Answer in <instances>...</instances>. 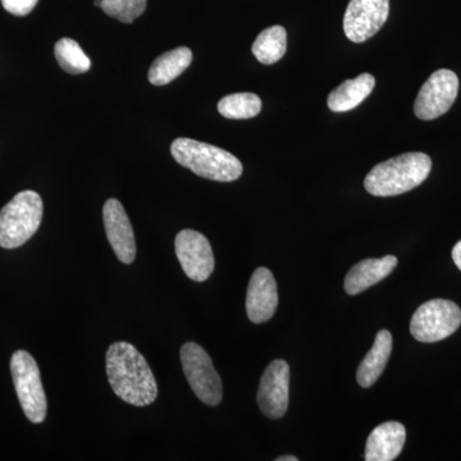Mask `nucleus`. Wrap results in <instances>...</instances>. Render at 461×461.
<instances>
[{
    "mask_svg": "<svg viewBox=\"0 0 461 461\" xmlns=\"http://www.w3.org/2000/svg\"><path fill=\"white\" fill-rule=\"evenodd\" d=\"M102 9L109 17L132 23L147 9V0H102Z\"/></svg>",
    "mask_w": 461,
    "mask_h": 461,
    "instance_id": "4be33fe9",
    "label": "nucleus"
},
{
    "mask_svg": "<svg viewBox=\"0 0 461 461\" xmlns=\"http://www.w3.org/2000/svg\"><path fill=\"white\" fill-rule=\"evenodd\" d=\"M276 460H277V461H299V459H297L296 456H293V455H287V456H281Z\"/></svg>",
    "mask_w": 461,
    "mask_h": 461,
    "instance_id": "393cba45",
    "label": "nucleus"
},
{
    "mask_svg": "<svg viewBox=\"0 0 461 461\" xmlns=\"http://www.w3.org/2000/svg\"><path fill=\"white\" fill-rule=\"evenodd\" d=\"M54 56H56L58 65L67 74L81 75L90 69L91 60L89 57L84 53L80 45L72 39H60L56 44V48H54Z\"/></svg>",
    "mask_w": 461,
    "mask_h": 461,
    "instance_id": "412c9836",
    "label": "nucleus"
},
{
    "mask_svg": "<svg viewBox=\"0 0 461 461\" xmlns=\"http://www.w3.org/2000/svg\"><path fill=\"white\" fill-rule=\"evenodd\" d=\"M459 91V78L450 69H438L423 84L414 103L420 120L432 121L447 113Z\"/></svg>",
    "mask_w": 461,
    "mask_h": 461,
    "instance_id": "6e6552de",
    "label": "nucleus"
},
{
    "mask_svg": "<svg viewBox=\"0 0 461 461\" xmlns=\"http://www.w3.org/2000/svg\"><path fill=\"white\" fill-rule=\"evenodd\" d=\"M390 0H350L344 17L346 38L364 42L373 38L386 23Z\"/></svg>",
    "mask_w": 461,
    "mask_h": 461,
    "instance_id": "9d476101",
    "label": "nucleus"
},
{
    "mask_svg": "<svg viewBox=\"0 0 461 461\" xmlns=\"http://www.w3.org/2000/svg\"><path fill=\"white\" fill-rule=\"evenodd\" d=\"M432 171V160L424 153H405L379 163L368 173L364 187L373 196L402 195L420 186Z\"/></svg>",
    "mask_w": 461,
    "mask_h": 461,
    "instance_id": "f03ea898",
    "label": "nucleus"
},
{
    "mask_svg": "<svg viewBox=\"0 0 461 461\" xmlns=\"http://www.w3.org/2000/svg\"><path fill=\"white\" fill-rule=\"evenodd\" d=\"M290 366L285 360H273L260 379L258 403L267 418L280 420L288 408Z\"/></svg>",
    "mask_w": 461,
    "mask_h": 461,
    "instance_id": "9b49d317",
    "label": "nucleus"
},
{
    "mask_svg": "<svg viewBox=\"0 0 461 461\" xmlns=\"http://www.w3.org/2000/svg\"><path fill=\"white\" fill-rule=\"evenodd\" d=\"M393 351V336L386 330H379L375 344L360 363L357 381L364 388L372 387L386 368Z\"/></svg>",
    "mask_w": 461,
    "mask_h": 461,
    "instance_id": "dca6fc26",
    "label": "nucleus"
},
{
    "mask_svg": "<svg viewBox=\"0 0 461 461\" xmlns=\"http://www.w3.org/2000/svg\"><path fill=\"white\" fill-rule=\"evenodd\" d=\"M11 372L27 420L35 424L42 423L47 418L48 402L35 359L25 350L16 351L12 355Z\"/></svg>",
    "mask_w": 461,
    "mask_h": 461,
    "instance_id": "39448f33",
    "label": "nucleus"
},
{
    "mask_svg": "<svg viewBox=\"0 0 461 461\" xmlns=\"http://www.w3.org/2000/svg\"><path fill=\"white\" fill-rule=\"evenodd\" d=\"M375 86V78L369 74H362L353 80H346L330 91L329 107L332 112H348L362 104L364 100L371 95Z\"/></svg>",
    "mask_w": 461,
    "mask_h": 461,
    "instance_id": "f3484780",
    "label": "nucleus"
},
{
    "mask_svg": "<svg viewBox=\"0 0 461 461\" xmlns=\"http://www.w3.org/2000/svg\"><path fill=\"white\" fill-rule=\"evenodd\" d=\"M262 111V100L256 94L238 93L224 96L218 103V112L230 120H248Z\"/></svg>",
    "mask_w": 461,
    "mask_h": 461,
    "instance_id": "aec40b11",
    "label": "nucleus"
},
{
    "mask_svg": "<svg viewBox=\"0 0 461 461\" xmlns=\"http://www.w3.org/2000/svg\"><path fill=\"white\" fill-rule=\"evenodd\" d=\"M397 258L386 256L379 259H366L355 264L345 278V291L348 295H357L366 288L375 286L393 273Z\"/></svg>",
    "mask_w": 461,
    "mask_h": 461,
    "instance_id": "2eb2a0df",
    "label": "nucleus"
},
{
    "mask_svg": "<svg viewBox=\"0 0 461 461\" xmlns=\"http://www.w3.org/2000/svg\"><path fill=\"white\" fill-rule=\"evenodd\" d=\"M180 355L182 369L191 390L200 402L209 406H217L222 402V381L215 371L211 357L195 342L182 345Z\"/></svg>",
    "mask_w": 461,
    "mask_h": 461,
    "instance_id": "0eeeda50",
    "label": "nucleus"
},
{
    "mask_svg": "<svg viewBox=\"0 0 461 461\" xmlns=\"http://www.w3.org/2000/svg\"><path fill=\"white\" fill-rule=\"evenodd\" d=\"M176 256L190 280L204 282L214 271L211 242L194 230H182L175 240Z\"/></svg>",
    "mask_w": 461,
    "mask_h": 461,
    "instance_id": "1a4fd4ad",
    "label": "nucleus"
},
{
    "mask_svg": "<svg viewBox=\"0 0 461 461\" xmlns=\"http://www.w3.org/2000/svg\"><path fill=\"white\" fill-rule=\"evenodd\" d=\"M453 259L457 268L461 271V240L453 249Z\"/></svg>",
    "mask_w": 461,
    "mask_h": 461,
    "instance_id": "b1692460",
    "label": "nucleus"
},
{
    "mask_svg": "<svg viewBox=\"0 0 461 461\" xmlns=\"http://www.w3.org/2000/svg\"><path fill=\"white\" fill-rule=\"evenodd\" d=\"M171 153L178 165L206 180L232 182L242 175L238 158L214 145L180 138L172 142Z\"/></svg>",
    "mask_w": 461,
    "mask_h": 461,
    "instance_id": "7ed1b4c3",
    "label": "nucleus"
},
{
    "mask_svg": "<svg viewBox=\"0 0 461 461\" xmlns=\"http://www.w3.org/2000/svg\"><path fill=\"white\" fill-rule=\"evenodd\" d=\"M406 430L399 421H386L372 430L366 439V461H393L405 445Z\"/></svg>",
    "mask_w": 461,
    "mask_h": 461,
    "instance_id": "4468645a",
    "label": "nucleus"
},
{
    "mask_svg": "<svg viewBox=\"0 0 461 461\" xmlns=\"http://www.w3.org/2000/svg\"><path fill=\"white\" fill-rule=\"evenodd\" d=\"M105 360L109 384L115 395L133 406H148L156 402V377L135 346L114 342L109 346Z\"/></svg>",
    "mask_w": 461,
    "mask_h": 461,
    "instance_id": "f257e3e1",
    "label": "nucleus"
},
{
    "mask_svg": "<svg viewBox=\"0 0 461 461\" xmlns=\"http://www.w3.org/2000/svg\"><path fill=\"white\" fill-rule=\"evenodd\" d=\"M193 62V51L186 47L176 48L154 60L149 69V81L156 86L172 83Z\"/></svg>",
    "mask_w": 461,
    "mask_h": 461,
    "instance_id": "a211bd4d",
    "label": "nucleus"
},
{
    "mask_svg": "<svg viewBox=\"0 0 461 461\" xmlns=\"http://www.w3.org/2000/svg\"><path fill=\"white\" fill-rule=\"evenodd\" d=\"M461 309L450 300L435 299L417 309L411 321L412 338L424 344L442 341L456 332Z\"/></svg>",
    "mask_w": 461,
    "mask_h": 461,
    "instance_id": "423d86ee",
    "label": "nucleus"
},
{
    "mask_svg": "<svg viewBox=\"0 0 461 461\" xmlns=\"http://www.w3.org/2000/svg\"><path fill=\"white\" fill-rule=\"evenodd\" d=\"M105 233L120 262L131 264L136 258V241L132 224L123 205L117 199H108L103 208Z\"/></svg>",
    "mask_w": 461,
    "mask_h": 461,
    "instance_id": "f8f14e48",
    "label": "nucleus"
},
{
    "mask_svg": "<svg viewBox=\"0 0 461 461\" xmlns=\"http://www.w3.org/2000/svg\"><path fill=\"white\" fill-rule=\"evenodd\" d=\"M277 282L269 269H256L249 282L247 313L253 323L260 324L271 320L277 311Z\"/></svg>",
    "mask_w": 461,
    "mask_h": 461,
    "instance_id": "ddd939ff",
    "label": "nucleus"
},
{
    "mask_svg": "<svg viewBox=\"0 0 461 461\" xmlns=\"http://www.w3.org/2000/svg\"><path fill=\"white\" fill-rule=\"evenodd\" d=\"M287 50V32L284 26L276 25L263 30L253 44V54L262 65L278 62Z\"/></svg>",
    "mask_w": 461,
    "mask_h": 461,
    "instance_id": "6ab92c4d",
    "label": "nucleus"
},
{
    "mask_svg": "<svg viewBox=\"0 0 461 461\" xmlns=\"http://www.w3.org/2000/svg\"><path fill=\"white\" fill-rule=\"evenodd\" d=\"M39 0H2L3 7L14 16H27L32 14Z\"/></svg>",
    "mask_w": 461,
    "mask_h": 461,
    "instance_id": "5701e85b",
    "label": "nucleus"
},
{
    "mask_svg": "<svg viewBox=\"0 0 461 461\" xmlns=\"http://www.w3.org/2000/svg\"><path fill=\"white\" fill-rule=\"evenodd\" d=\"M42 209L35 191L17 194L0 212V247L16 249L29 241L41 227Z\"/></svg>",
    "mask_w": 461,
    "mask_h": 461,
    "instance_id": "20e7f679",
    "label": "nucleus"
},
{
    "mask_svg": "<svg viewBox=\"0 0 461 461\" xmlns=\"http://www.w3.org/2000/svg\"><path fill=\"white\" fill-rule=\"evenodd\" d=\"M94 5H95L96 7H102V0H95V2H94Z\"/></svg>",
    "mask_w": 461,
    "mask_h": 461,
    "instance_id": "a878e982",
    "label": "nucleus"
}]
</instances>
